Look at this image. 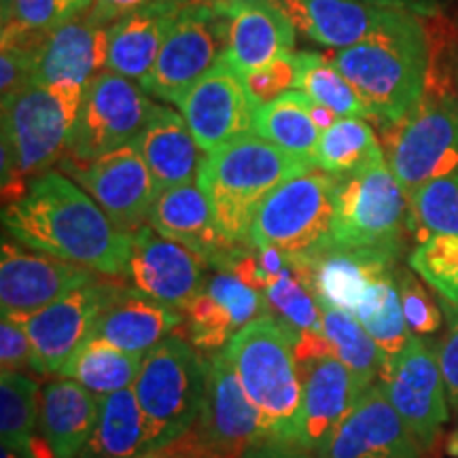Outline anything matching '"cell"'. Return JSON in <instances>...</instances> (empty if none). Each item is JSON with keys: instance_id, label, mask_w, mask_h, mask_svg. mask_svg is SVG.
<instances>
[{"instance_id": "obj_4", "label": "cell", "mask_w": 458, "mask_h": 458, "mask_svg": "<svg viewBox=\"0 0 458 458\" xmlns=\"http://www.w3.org/2000/svg\"><path fill=\"white\" fill-rule=\"evenodd\" d=\"M85 89L28 83L3 98V206L28 191L26 179L49 172L66 156Z\"/></svg>"}, {"instance_id": "obj_18", "label": "cell", "mask_w": 458, "mask_h": 458, "mask_svg": "<svg viewBox=\"0 0 458 458\" xmlns=\"http://www.w3.org/2000/svg\"><path fill=\"white\" fill-rule=\"evenodd\" d=\"M96 272L51 255H34L15 240L0 249V310L3 317H26L49 303L96 283Z\"/></svg>"}, {"instance_id": "obj_12", "label": "cell", "mask_w": 458, "mask_h": 458, "mask_svg": "<svg viewBox=\"0 0 458 458\" xmlns=\"http://www.w3.org/2000/svg\"><path fill=\"white\" fill-rule=\"evenodd\" d=\"M62 168L96 199L119 232H136L151 216L159 193L134 142L91 162L64 159Z\"/></svg>"}, {"instance_id": "obj_46", "label": "cell", "mask_w": 458, "mask_h": 458, "mask_svg": "<svg viewBox=\"0 0 458 458\" xmlns=\"http://www.w3.org/2000/svg\"><path fill=\"white\" fill-rule=\"evenodd\" d=\"M41 51L43 47L34 49L20 47V45H3V54H0V91H3V98L34 81Z\"/></svg>"}, {"instance_id": "obj_54", "label": "cell", "mask_w": 458, "mask_h": 458, "mask_svg": "<svg viewBox=\"0 0 458 458\" xmlns=\"http://www.w3.org/2000/svg\"><path fill=\"white\" fill-rule=\"evenodd\" d=\"M445 454L450 458H458V427L448 435V442H445Z\"/></svg>"}, {"instance_id": "obj_22", "label": "cell", "mask_w": 458, "mask_h": 458, "mask_svg": "<svg viewBox=\"0 0 458 458\" xmlns=\"http://www.w3.org/2000/svg\"><path fill=\"white\" fill-rule=\"evenodd\" d=\"M215 7L227 15L225 57L242 77L259 71L284 51H293L297 28L272 0H236Z\"/></svg>"}, {"instance_id": "obj_21", "label": "cell", "mask_w": 458, "mask_h": 458, "mask_svg": "<svg viewBox=\"0 0 458 458\" xmlns=\"http://www.w3.org/2000/svg\"><path fill=\"white\" fill-rule=\"evenodd\" d=\"M108 32L111 26L98 24L89 13L62 21L43 45L34 81L85 89L106 71Z\"/></svg>"}, {"instance_id": "obj_37", "label": "cell", "mask_w": 458, "mask_h": 458, "mask_svg": "<svg viewBox=\"0 0 458 458\" xmlns=\"http://www.w3.org/2000/svg\"><path fill=\"white\" fill-rule=\"evenodd\" d=\"M41 394L38 385L20 371L0 376V437L3 448L28 454L38 425Z\"/></svg>"}, {"instance_id": "obj_25", "label": "cell", "mask_w": 458, "mask_h": 458, "mask_svg": "<svg viewBox=\"0 0 458 458\" xmlns=\"http://www.w3.org/2000/svg\"><path fill=\"white\" fill-rule=\"evenodd\" d=\"M187 3L153 0L114 21L108 32L106 71L140 83L156 66L165 37Z\"/></svg>"}, {"instance_id": "obj_28", "label": "cell", "mask_w": 458, "mask_h": 458, "mask_svg": "<svg viewBox=\"0 0 458 458\" xmlns=\"http://www.w3.org/2000/svg\"><path fill=\"white\" fill-rule=\"evenodd\" d=\"M102 401L79 382H51L41 393L38 428L55 458H79L100 420Z\"/></svg>"}, {"instance_id": "obj_17", "label": "cell", "mask_w": 458, "mask_h": 458, "mask_svg": "<svg viewBox=\"0 0 458 458\" xmlns=\"http://www.w3.org/2000/svg\"><path fill=\"white\" fill-rule=\"evenodd\" d=\"M111 286V283L96 280L43 310L11 317L26 329L32 346V369L37 374H60L72 354L91 340Z\"/></svg>"}, {"instance_id": "obj_35", "label": "cell", "mask_w": 458, "mask_h": 458, "mask_svg": "<svg viewBox=\"0 0 458 458\" xmlns=\"http://www.w3.org/2000/svg\"><path fill=\"white\" fill-rule=\"evenodd\" d=\"M320 310H323V334L334 348L335 357L359 377L365 388L377 385L386 359L371 340L368 329L354 314L346 310H337L327 303H320Z\"/></svg>"}, {"instance_id": "obj_10", "label": "cell", "mask_w": 458, "mask_h": 458, "mask_svg": "<svg viewBox=\"0 0 458 458\" xmlns=\"http://www.w3.org/2000/svg\"><path fill=\"white\" fill-rule=\"evenodd\" d=\"M159 105L140 85L111 71L85 88L66 145V159L91 162L139 139Z\"/></svg>"}, {"instance_id": "obj_29", "label": "cell", "mask_w": 458, "mask_h": 458, "mask_svg": "<svg viewBox=\"0 0 458 458\" xmlns=\"http://www.w3.org/2000/svg\"><path fill=\"white\" fill-rule=\"evenodd\" d=\"M136 148L151 170L157 193L191 182L198 176L202 157L185 117L159 105L147 128L134 140Z\"/></svg>"}, {"instance_id": "obj_34", "label": "cell", "mask_w": 458, "mask_h": 458, "mask_svg": "<svg viewBox=\"0 0 458 458\" xmlns=\"http://www.w3.org/2000/svg\"><path fill=\"white\" fill-rule=\"evenodd\" d=\"M394 272H397V267L382 272L380 276L371 280L368 293L354 312V317L368 329L371 340L376 342L386 360L397 357L414 337L408 323H405Z\"/></svg>"}, {"instance_id": "obj_19", "label": "cell", "mask_w": 458, "mask_h": 458, "mask_svg": "<svg viewBox=\"0 0 458 458\" xmlns=\"http://www.w3.org/2000/svg\"><path fill=\"white\" fill-rule=\"evenodd\" d=\"M420 448L380 385H374L318 450V458H420Z\"/></svg>"}, {"instance_id": "obj_42", "label": "cell", "mask_w": 458, "mask_h": 458, "mask_svg": "<svg viewBox=\"0 0 458 458\" xmlns=\"http://www.w3.org/2000/svg\"><path fill=\"white\" fill-rule=\"evenodd\" d=\"M185 314L189 342L199 351H219L240 331L229 314L204 289Z\"/></svg>"}, {"instance_id": "obj_11", "label": "cell", "mask_w": 458, "mask_h": 458, "mask_svg": "<svg viewBox=\"0 0 458 458\" xmlns=\"http://www.w3.org/2000/svg\"><path fill=\"white\" fill-rule=\"evenodd\" d=\"M227 51V15L215 4L187 3L172 24L156 66L140 81L153 98L179 105Z\"/></svg>"}, {"instance_id": "obj_26", "label": "cell", "mask_w": 458, "mask_h": 458, "mask_svg": "<svg viewBox=\"0 0 458 458\" xmlns=\"http://www.w3.org/2000/svg\"><path fill=\"white\" fill-rule=\"evenodd\" d=\"M297 276L308 280L320 303L354 314L371 280L394 267L385 257L327 246L310 259H289Z\"/></svg>"}, {"instance_id": "obj_45", "label": "cell", "mask_w": 458, "mask_h": 458, "mask_svg": "<svg viewBox=\"0 0 458 458\" xmlns=\"http://www.w3.org/2000/svg\"><path fill=\"white\" fill-rule=\"evenodd\" d=\"M439 306L444 312L445 334L435 348V357H437L439 369H442L448 403L458 411V306L442 300V297H439Z\"/></svg>"}, {"instance_id": "obj_31", "label": "cell", "mask_w": 458, "mask_h": 458, "mask_svg": "<svg viewBox=\"0 0 458 458\" xmlns=\"http://www.w3.org/2000/svg\"><path fill=\"white\" fill-rule=\"evenodd\" d=\"M142 354L122 351L102 340L83 344L60 369L62 377L79 382L98 397L125 391L139 377Z\"/></svg>"}, {"instance_id": "obj_58", "label": "cell", "mask_w": 458, "mask_h": 458, "mask_svg": "<svg viewBox=\"0 0 458 458\" xmlns=\"http://www.w3.org/2000/svg\"><path fill=\"white\" fill-rule=\"evenodd\" d=\"M454 85H456V91H458V51L454 55Z\"/></svg>"}, {"instance_id": "obj_56", "label": "cell", "mask_w": 458, "mask_h": 458, "mask_svg": "<svg viewBox=\"0 0 458 458\" xmlns=\"http://www.w3.org/2000/svg\"><path fill=\"white\" fill-rule=\"evenodd\" d=\"M136 458H174V456H172L165 448H159V450H153V452H148V454H142V456H136Z\"/></svg>"}, {"instance_id": "obj_51", "label": "cell", "mask_w": 458, "mask_h": 458, "mask_svg": "<svg viewBox=\"0 0 458 458\" xmlns=\"http://www.w3.org/2000/svg\"><path fill=\"white\" fill-rule=\"evenodd\" d=\"M253 249L257 250V259H259L263 272L270 278H276L289 266V259L274 246H253Z\"/></svg>"}, {"instance_id": "obj_39", "label": "cell", "mask_w": 458, "mask_h": 458, "mask_svg": "<svg viewBox=\"0 0 458 458\" xmlns=\"http://www.w3.org/2000/svg\"><path fill=\"white\" fill-rule=\"evenodd\" d=\"M263 295L270 314L295 334H323V310L318 297L310 283L297 276L291 266L270 280Z\"/></svg>"}, {"instance_id": "obj_6", "label": "cell", "mask_w": 458, "mask_h": 458, "mask_svg": "<svg viewBox=\"0 0 458 458\" xmlns=\"http://www.w3.org/2000/svg\"><path fill=\"white\" fill-rule=\"evenodd\" d=\"M385 157L403 191L458 170V91L450 74L431 68L422 100L393 125H385Z\"/></svg>"}, {"instance_id": "obj_41", "label": "cell", "mask_w": 458, "mask_h": 458, "mask_svg": "<svg viewBox=\"0 0 458 458\" xmlns=\"http://www.w3.org/2000/svg\"><path fill=\"white\" fill-rule=\"evenodd\" d=\"M410 267L442 300L458 306V236H435L410 253Z\"/></svg>"}, {"instance_id": "obj_36", "label": "cell", "mask_w": 458, "mask_h": 458, "mask_svg": "<svg viewBox=\"0 0 458 458\" xmlns=\"http://www.w3.org/2000/svg\"><path fill=\"white\" fill-rule=\"evenodd\" d=\"M297 89L303 91L312 102L327 106L337 117L371 119L368 106L348 83V79L337 71L329 55L300 51L297 54Z\"/></svg>"}, {"instance_id": "obj_23", "label": "cell", "mask_w": 458, "mask_h": 458, "mask_svg": "<svg viewBox=\"0 0 458 458\" xmlns=\"http://www.w3.org/2000/svg\"><path fill=\"white\" fill-rule=\"evenodd\" d=\"M301 380L303 410L297 444L308 452H318L368 388L334 354L314 360L301 371Z\"/></svg>"}, {"instance_id": "obj_32", "label": "cell", "mask_w": 458, "mask_h": 458, "mask_svg": "<svg viewBox=\"0 0 458 458\" xmlns=\"http://www.w3.org/2000/svg\"><path fill=\"white\" fill-rule=\"evenodd\" d=\"M253 131L284 151L306 159H312L323 134L310 117V98L300 89L286 91L276 100L257 108Z\"/></svg>"}, {"instance_id": "obj_40", "label": "cell", "mask_w": 458, "mask_h": 458, "mask_svg": "<svg viewBox=\"0 0 458 458\" xmlns=\"http://www.w3.org/2000/svg\"><path fill=\"white\" fill-rule=\"evenodd\" d=\"M60 24L57 0H7L3 4V45L41 49Z\"/></svg>"}, {"instance_id": "obj_59", "label": "cell", "mask_w": 458, "mask_h": 458, "mask_svg": "<svg viewBox=\"0 0 458 458\" xmlns=\"http://www.w3.org/2000/svg\"><path fill=\"white\" fill-rule=\"evenodd\" d=\"M4 3H7V0H3V4H4Z\"/></svg>"}, {"instance_id": "obj_48", "label": "cell", "mask_w": 458, "mask_h": 458, "mask_svg": "<svg viewBox=\"0 0 458 458\" xmlns=\"http://www.w3.org/2000/svg\"><path fill=\"white\" fill-rule=\"evenodd\" d=\"M148 3H153V0H94V4H91L88 13L94 17L98 24L113 26L114 21L122 20L123 15L145 7Z\"/></svg>"}, {"instance_id": "obj_33", "label": "cell", "mask_w": 458, "mask_h": 458, "mask_svg": "<svg viewBox=\"0 0 458 458\" xmlns=\"http://www.w3.org/2000/svg\"><path fill=\"white\" fill-rule=\"evenodd\" d=\"M385 148L365 119L342 117L334 128L320 134L312 162L318 170L334 176H351L382 162Z\"/></svg>"}, {"instance_id": "obj_24", "label": "cell", "mask_w": 458, "mask_h": 458, "mask_svg": "<svg viewBox=\"0 0 458 458\" xmlns=\"http://www.w3.org/2000/svg\"><path fill=\"white\" fill-rule=\"evenodd\" d=\"M181 310L139 293L134 289L113 284L105 306L96 320L91 340H102L122 351L147 354L159 342L181 327Z\"/></svg>"}, {"instance_id": "obj_15", "label": "cell", "mask_w": 458, "mask_h": 458, "mask_svg": "<svg viewBox=\"0 0 458 458\" xmlns=\"http://www.w3.org/2000/svg\"><path fill=\"white\" fill-rule=\"evenodd\" d=\"M206 261L187 246L142 225L130 233V257L123 278L130 289L187 312L206 284Z\"/></svg>"}, {"instance_id": "obj_57", "label": "cell", "mask_w": 458, "mask_h": 458, "mask_svg": "<svg viewBox=\"0 0 458 458\" xmlns=\"http://www.w3.org/2000/svg\"><path fill=\"white\" fill-rule=\"evenodd\" d=\"M0 458H32L30 454H21V452H15V450H9V448H3L0 452Z\"/></svg>"}, {"instance_id": "obj_16", "label": "cell", "mask_w": 458, "mask_h": 458, "mask_svg": "<svg viewBox=\"0 0 458 458\" xmlns=\"http://www.w3.org/2000/svg\"><path fill=\"white\" fill-rule=\"evenodd\" d=\"M193 427L219 458H240L255 444L270 437L225 351L215 352L206 365L204 403Z\"/></svg>"}, {"instance_id": "obj_30", "label": "cell", "mask_w": 458, "mask_h": 458, "mask_svg": "<svg viewBox=\"0 0 458 458\" xmlns=\"http://www.w3.org/2000/svg\"><path fill=\"white\" fill-rule=\"evenodd\" d=\"M100 420L79 458H136L151 452L147 422L131 388L100 397Z\"/></svg>"}, {"instance_id": "obj_5", "label": "cell", "mask_w": 458, "mask_h": 458, "mask_svg": "<svg viewBox=\"0 0 458 458\" xmlns=\"http://www.w3.org/2000/svg\"><path fill=\"white\" fill-rule=\"evenodd\" d=\"M293 335V329L267 312L240 329L223 351L270 437L297 444L303 380L295 360Z\"/></svg>"}, {"instance_id": "obj_50", "label": "cell", "mask_w": 458, "mask_h": 458, "mask_svg": "<svg viewBox=\"0 0 458 458\" xmlns=\"http://www.w3.org/2000/svg\"><path fill=\"white\" fill-rule=\"evenodd\" d=\"M368 3L382 4V7L410 11L418 17H437L444 13V9L448 7L454 0H368Z\"/></svg>"}, {"instance_id": "obj_20", "label": "cell", "mask_w": 458, "mask_h": 458, "mask_svg": "<svg viewBox=\"0 0 458 458\" xmlns=\"http://www.w3.org/2000/svg\"><path fill=\"white\" fill-rule=\"evenodd\" d=\"M159 236L174 240L216 272H227L240 250L249 244H233L216 225L208 199L198 182H182L159 193L148 216Z\"/></svg>"}, {"instance_id": "obj_38", "label": "cell", "mask_w": 458, "mask_h": 458, "mask_svg": "<svg viewBox=\"0 0 458 458\" xmlns=\"http://www.w3.org/2000/svg\"><path fill=\"white\" fill-rule=\"evenodd\" d=\"M408 232L418 244L435 236H458V170L428 181L408 196Z\"/></svg>"}, {"instance_id": "obj_14", "label": "cell", "mask_w": 458, "mask_h": 458, "mask_svg": "<svg viewBox=\"0 0 458 458\" xmlns=\"http://www.w3.org/2000/svg\"><path fill=\"white\" fill-rule=\"evenodd\" d=\"M181 114L204 153L253 131L257 105L244 77L223 55L179 100Z\"/></svg>"}, {"instance_id": "obj_43", "label": "cell", "mask_w": 458, "mask_h": 458, "mask_svg": "<svg viewBox=\"0 0 458 458\" xmlns=\"http://www.w3.org/2000/svg\"><path fill=\"white\" fill-rule=\"evenodd\" d=\"M394 278H397L401 308H403L405 323H408L411 335L433 337L445 323L442 306L428 295L425 284L418 280V274L411 267L397 270Z\"/></svg>"}, {"instance_id": "obj_1", "label": "cell", "mask_w": 458, "mask_h": 458, "mask_svg": "<svg viewBox=\"0 0 458 458\" xmlns=\"http://www.w3.org/2000/svg\"><path fill=\"white\" fill-rule=\"evenodd\" d=\"M3 227L26 249L123 278L130 233L119 232L96 199L60 172H43L17 202L3 206Z\"/></svg>"}, {"instance_id": "obj_44", "label": "cell", "mask_w": 458, "mask_h": 458, "mask_svg": "<svg viewBox=\"0 0 458 458\" xmlns=\"http://www.w3.org/2000/svg\"><path fill=\"white\" fill-rule=\"evenodd\" d=\"M297 72H300L297 54L284 51V54L274 57L272 62H267L266 66H261L259 71L246 74L244 81L257 105L263 106L267 102L276 100L278 96L286 94V91L297 89Z\"/></svg>"}, {"instance_id": "obj_53", "label": "cell", "mask_w": 458, "mask_h": 458, "mask_svg": "<svg viewBox=\"0 0 458 458\" xmlns=\"http://www.w3.org/2000/svg\"><path fill=\"white\" fill-rule=\"evenodd\" d=\"M94 4V0H57V9H60V20H72V17L88 13Z\"/></svg>"}, {"instance_id": "obj_52", "label": "cell", "mask_w": 458, "mask_h": 458, "mask_svg": "<svg viewBox=\"0 0 458 458\" xmlns=\"http://www.w3.org/2000/svg\"><path fill=\"white\" fill-rule=\"evenodd\" d=\"M310 117H312V122L317 123V128L320 131H327L329 128H334V125L342 119V117H337L331 108L318 105V102H312V100H310Z\"/></svg>"}, {"instance_id": "obj_55", "label": "cell", "mask_w": 458, "mask_h": 458, "mask_svg": "<svg viewBox=\"0 0 458 458\" xmlns=\"http://www.w3.org/2000/svg\"><path fill=\"white\" fill-rule=\"evenodd\" d=\"M189 3H204V4H221V3H236V0H189ZM246 3H250V0H246ZM272 3H276L278 7L284 3V0H272Z\"/></svg>"}, {"instance_id": "obj_2", "label": "cell", "mask_w": 458, "mask_h": 458, "mask_svg": "<svg viewBox=\"0 0 458 458\" xmlns=\"http://www.w3.org/2000/svg\"><path fill=\"white\" fill-rule=\"evenodd\" d=\"M329 60L385 128L401 122L425 96L431 45L422 17L394 9L369 38L334 51Z\"/></svg>"}, {"instance_id": "obj_9", "label": "cell", "mask_w": 458, "mask_h": 458, "mask_svg": "<svg viewBox=\"0 0 458 458\" xmlns=\"http://www.w3.org/2000/svg\"><path fill=\"white\" fill-rule=\"evenodd\" d=\"M337 176L310 170L263 199L250 227V246H274L286 259H310L329 246Z\"/></svg>"}, {"instance_id": "obj_49", "label": "cell", "mask_w": 458, "mask_h": 458, "mask_svg": "<svg viewBox=\"0 0 458 458\" xmlns=\"http://www.w3.org/2000/svg\"><path fill=\"white\" fill-rule=\"evenodd\" d=\"M240 458H312L310 452L301 448L295 442H283V439L267 437L263 442L255 444L249 448Z\"/></svg>"}, {"instance_id": "obj_3", "label": "cell", "mask_w": 458, "mask_h": 458, "mask_svg": "<svg viewBox=\"0 0 458 458\" xmlns=\"http://www.w3.org/2000/svg\"><path fill=\"white\" fill-rule=\"evenodd\" d=\"M314 170L312 159L293 156L255 131L206 153L198 185L208 199L223 236L250 244L255 215L274 189Z\"/></svg>"}, {"instance_id": "obj_7", "label": "cell", "mask_w": 458, "mask_h": 458, "mask_svg": "<svg viewBox=\"0 0 458 458\" xmlns=\"http://www.w3.org/2000/svg\"><path fill=\"white\" fill-rule=\"evenodd\" d=\"M206 365L185 337L170 335L142 359L131 385L147 422L148 445L165 448L198 422L206 393Z\"/></svg>"}, {"instance_id": "obj_27", "label": "cell", "mask_w": 458, "mask_h": 458, "mask_svg": "<svg viewBox=\"0 0 458 458\" xmlns=\"http://www.w3.org/2000/svg\"><path fill=\"white\" fill-rule=\"evenodd\" d=\"M280 9L312 41L334 51L363 43L394 11L368 0H284Z\"/></svg>"}, {"instance_id": "obj_13", "label": "cell", "mask_w": 458, "mask_h": 458, "mask_svg": "<svg viewBox=\"0 0 458 458\" xmlns=\"http://www.w3.org/2000/svg\"><path fill=\"white\" fill-rule=\"evenodd\" d=\"M377 385L418 444L431 448L450 418L444 376L431 348L411 337L397 357L386 360Z\"/></svg>"}, {"instance_id": "obj_47", "label": "cell", "mask_w": 458, "mask_h": 458, "mask_svg": "<svg viewBox=\"0 0 458 458\" xmlns=\"http://www.w3.org/2000/svg\"><path fill=\"white\" fill-rule=\"evenodd\" d=\"M0 365L4 371L32 368V346L20 320L3 317L0 323Z\"/></svg>"}, {"instance_id": "obj_8", "label": "cell", "mask_w": 458, "mask_h": 458, "mask_svg": "<svg viewBox=\"0 0 458 458\" xmlns=\"http://www.w3.org/2000/svg\"><path fill=\"white\" fill-rule=\"evenodd\" d=\"M410 202L386 159L337 176L329 246L397 261L408 232Z\"/></svg>"}]
</instances>
